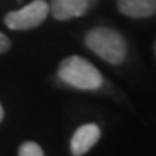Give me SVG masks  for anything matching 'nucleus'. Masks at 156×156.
<instances>
[{
  "instance_id": "9",
  "label": "nucleus",
  "mask_w": 156,
  "mask_h": 156,
  "mask_svg": "<svg viewBox=\"0 0 156 156\" xmlns=\"http://www.w3.org/2000/svg\"><path fill=\"white\" fill-rule=\"evenodd\" d=\"M3 107H2V104H0V123H2V119H3Z\"/></svg>"
},
{
  "instance_id": "5",
  "label": "nucleus",
  "mask_w": 156,
  "mask_h": 156,
  "mask_svg": "<svg viewBox=\"0 0 156 156\" xmlns=\"http://www.w3.org/2000/svg\"><path fill=\"white\" fill-rule=\"evenodd\" d=\"M48 5L53 18L58 21L80 18L91 8L88 0H49Z\"/></svg>"
},
{
  "instance_id": "7",
  "label": "nucleus",
  "mask_w": 156,
  "mask_h": 156,
  "mask_svg": "<svg viewBox=\"0 0 156 156\" xmlns=\"http://www.w3.org/2000/svg\"><path fill=\"white\" fill-rule=\"evenodd\" d=\"M18 154L19 156H43L45 151L41 150V147L37 144V142L27 140V142H24V144L19 145Z\"/></svg>"
},
{
  "instance_id": "6",
  "label": "nucleus",
  "mask_w": 156,
  "mask_h": 156,
  "mask_svg": "<svg viewBox=\"0 0 156 156\" xmlns=\"http://www.w3.org/2000/svg\"><path fill=\"white\" fill-rule=\"evenodd\" d=\"M118 11L127 18L144 19L156 15V0H116Z\"/></svg>"
},
{
  "instance_id": "1",
  "label": "nucleus",
  "mask_w": 156,
  "mask_h": 156,
  "mask_svg": "<svg viewBox=\"0 0 156 156\" xmlns=\"http://www.w3.org/2000/svg\"><path fill=\"white\" fill-rule=\"evenodd\" d=\"M84 43L102 61L119 66L126 61L127 43L119 32L110 27H94L84 35Z\"/></svg>"
},
{
  "instance_id": "2",
  "label": "nucleus",
  "mask_w": 156,
  "mask_h": 156,
  "mask_svg": "<svg viewBox=\"0 0 156 156\" xmlns=\"http://www.w3.org/2000/svg\"><path fill=\"white\" fill-rule=\"evenodd\" d=\"M58 76L69 86L84 91L99 89L104 83L102 73L81 56H69L62 59L58 69Z\"/></svg>"
},
{
  "instance_id": "3",
  "label": "nucleus",
  "mask_w": 156,
  "mask_h": 156,
  "mask_svg": "<svg viewBox=\"0 0 156 156\" xmlns=\"http://www.w3.org/2000/svg\"><path fill=\"white\" fill-rule=\"evenodd\" d=\"M49 15V5L46 0H34L29 5L5 15L3 23L11 30H30L45 23Z\"/></svg>"
},
{
  "instance_id": "4",
  "label": "nucleus",
  "mask_w": 156,
  "mask_h": 156,
  "mask_svg": "<svg viewBox=\"0 0 156 156\" xmlns=\"http://www.w3.org/2000/svg\"><path fill=\"white\" fill-rule=\"evenodd\" d=\"M99 139H101V127L96 123L81 124L73 132L72 140H70V153L73 156L86 154L99 142Z\"/></svg>"
},
{
  "instance_id": "8",
  "label": "nucleus",
  "mask_w": 156,
  "mask_h": 156,
  "mask_svg": "<svg viewBox=\"0 0 156 156\" xmlns=\"http://www.w3.org/2000/svg\"><path fill=\"white\" fill-rule=\"evenodd\" d=\"M10 48H11V41H10V38L6 37L5 34L0 32V54H2V53H6Z\"/></svg>"
},
{
  "instance_id": "10",
  "label": "nucleus",
  "mask_w": 156,
  "mask_h": 156,
  "mask_svg": "<svg viewBox=\"0 0 156 156\" xmlns=\"http://www.w3.org/2000/svg\"><path fill=\"white\" fill-rule=\"evenodd\" d=\"M154 54H156V41H154Z\"/></svg>"
}]
</instances>
